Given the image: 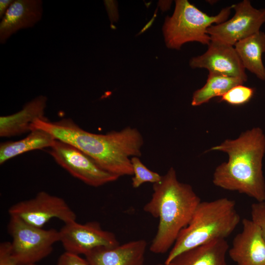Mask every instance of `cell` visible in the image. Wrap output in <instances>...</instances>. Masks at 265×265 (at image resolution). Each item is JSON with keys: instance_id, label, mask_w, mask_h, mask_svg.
Here are the masks:
<instances>
[{"instance_id": "obj_1", "label": "cell", "mask_w": 265, "mask_h": 265, "mask_svg": "<svg viewBox=\"0 0 265 265\" xmlns=\"http://www.w3.org/2000/svg\"><path fill=\"white\" fill-rule=\"evenodd\" d=\"M52 134L56 139L70 144L91 158L103 170L119 177L133 175L131 158L141 156L143 136L136 128L96 134L83 130L72 119L50 122L37 119L31 125Z\"/></svg>"}, {"instance_id": "obj_2", "label": "cell", "mask_w": 265, "mask_h": 265, "mask_svg": "<svg viewBox=\"0 0 265 265\" xmlns=\"http://www.w3.org/2000/svg\"><path fill=\"white\" fill-rule=\"evenodd\" d=\"M210 150L228 155L227 162L218 165L212 182L221 188L236 191L256 199L265 201V181L263 160L265 153V134L259 127L242 132L235 139H226Z\"/></svg>"}, {"instance_id": "obj_3", "label": "cell", "mask_w": 265, "mask_h": 265, "mask_svg": "<svg viewBox=\"0 0 265 265\" xmlns=\"http://www.w3.org/2000/svg\"><path fill=\"white\" fill-rule=\"evenodd\" d=\"M153 190L151 199L143 207L145 212L159 220L150 250L163 254L172 247L201 201L190 185L179 181L172 167L153 184Z\"/></svg>"}, {"instance_id": "obj_4", "label": "cell", "mask_w": 265, "mask_h": 265, "mask_svg": "<svg viewBox=\"0 0 265 265\" xmlns=\"http://www.w3.org/2000/svg\"><path fill=\"white\" fill-rule=\"evenodd\" d=\"M240 221L236 203L227 198L201 202L189 223L180 233L164 262L179 254L218 239H225Z\"/></svg>"}, {"instance_id": "obj_5", "label": "cell", "mask_w": 265, "mask_h": 265, "mask_svg": "<svg viewBox=\"0 0 265 265\" xmlns=\"http://www.w3.org/2000/svg\"><path fill=\"white\" fill-rule=\"evenodd\" d=\"M232 9L231 5L216 15L210 16L187 0H176L174 12L165 18L162 27L167 47L180 50L183 44L189 42L208 46L211 39L207 33L208 28L213 24L227 21Z\"/></svg>"}, {"instance_id": "obj_6", "label": "cell", "mask_w": 265, "mask_h": 265, "mask_svg": "<svg viewBox=\"0 0 265 265\" xmlns=\"http://www.w3.org/2000/svg\"><path fill=\"white\" fill-rule=\"evenodd\" d=\"M7 228L12 238V257L20 265L37 264L48 256L53 245L60 241L59 231L32 226L16 216H10Z\"/></svg>"}, {"instance_id": "obj_7", "label": "cell", "mask_w": 265, "mask_h": 265, "mask_svg": "<svg viewBox=\"0 0 265 265\" xmlns=\"http://www.w3.org/2000/svg\"><path fill=\"white\" fill-rule=\"evenodd\" d=\"M49 153L72 176L90 186H100L119 178L102 169L80 150L61 140L56 139Z\"/></svg>"}, {"instance_id": "obj_8", "label": "cell", "mask_w": 265, "mask_h": 265, "mask_svg": "<svg viewBox=\"0 0 265 265\" xmlns=\"http://www.w3.org/2000/svg\"><path fill=\"white\" fill-rule=\"evenodd\" d=\"M8 213L10 216H17L27 224L40 228L53 218L64 224L77 219L76 213L64 199L44 191L32 198L13 204Z\"/></svg>"}, {"instance_id": "obj_9", "label": "cell", "mask_w": 265, "mask_h": 265, "mask_svg": "<svg viewBox=\"0 0 265 265\" xmlns=\"http://www.w3.org/2000/svg\"><path fill=\"white\" fill-rule=\"evenodd\" d=\"M231 6L235 10L233 17L221 24L212 25L207 33L211 39L234 46L239 41L260 31L265 23V8H255L248 0Z\"/></svg>"}, {"instance_id": "obj_10", "label": "cell", "mask_w": 265, "mask_h": 265, "mask_svg": "<svg viewBox=\"0 0 265 265\" xmlns=\"http://www.w3.org/2000/svg\"><path fill=\"white\" fill-rule=\"evenodd\" d=\"M59 231L65 252L76 255H85L98 247L120 244L113 233L103 230L96 221L84 224L72 221L64 224Z\"/></svg>"}, {"instance_id": "obj_11", "label": "cell", "mask_w": 265, "mask_h": 265, "mask_svg": "<svg viewBox=\"0 0 265 265\" xmlns=\"http://www.w3.org/2000/svg\"><path fill=\"white\" fill-rule=\"evenodd\" d=\"M205 53L190 59L191 68L247 80L245 69L233 46L214 39H211Z\"/></svg>"}, {"instance_id": "obj_12", "label": "cell", "mask_w": 265, "mask_h": 265, "mask_svg": "<svg viewBox=\"0 0 265 265\" xmlns=\"http://www.w3.org/2000/svg\"><path fill=\"white\" fill-rule=\"evenodd\" d=\"M241 231L234 238L228 253L237 265H265V241L250 219L242 221Z\"/></svg>"}, {"instance_id": "obj_13", "label": "cell", "mask_w": 265, "mask_h": 265, "mask_svg": "<svg viewBox=\"0 0 265 265\" xmlns=\"http://www.w3.org/2000/svg\"><path fill=\"white\" fill-rule=\"evenodd\" d=\"M147 242L131 241L112 247L96 248L85 255L90 265H144Z\"/></svg>"}, {"instance_id": "obj_14", "label": "cell", "mask_w": 265, "mask_h": 265, "mask_svg": "<svg viewBox=\"0 0 265 265\" xmlns=\"http://www.w3.org/2000/svg\"><path fill=\"white\" fill-rule=\"evenodd\" d=\"M41 0H14L0 23V43L20 29L33 26L42 18Z\"/></svg>"}, {"instance_id": "obj_15", "label": "cell", "mask_w": 265, "mask_h": 265, "mask_svg": "<svg viewBox=\"0 0 265 265\" xmlns=\"http://www.w3.org/2000/svg\"><path fill=\"white\" fill-rule=\"evenodd\" d=\"M47 98L38 96L24 105L13 114L0 117V136L9 137L30 132L31 125L37 119L47 120L45 109Z\"/></svg>"}, {"instance_id": "obj_16", "label": "cell", "mask_w": 265, "mask_h": 265, "mask_svg": "<svg viewBox=\"0 0 265 265\" xmlns=\"http://www.w3.org/2000/svg\"><path fill=\"white\" fill-rule=\"evenodd\" d=\"M229 248L225 239H218L185 251L165 265H227Z\"/></svg>"}, {"instance_id": "obj_17", "label": "cell", "mask_w": 265, "mask_h": 265, "mask_svg": "<svg viewBox=\"0 0 265 265\" xmlns=\"http://www.w3.org/2000/svg\"><path fill=\"white\" fill-rule=\"evenodd\" d=\"M235 49L245 69L254 74L262 80H265V67L262 56L265 53V33L261 31L241 40Z\"/></svg>"}, {"instance_id": "obj_18", "label": "cell", "mask_w": 265, "mask_h": 265, "mask_svg": "<svg viewBox=\"0 0 265 265\" xmlns=\"http://www.w3.org/2000/svg\"><path fill=\"white\" fill-rule=\"evenodd\" d=\"M56 139L41 129H33L25 138L18 141L2 142L0 145V164L23 153L50 148Z\"/></svg>"}, {"instance_id": "obj_19", "label": "cell", "mask_w": 265, "mask_h": 265, "mask_svg": "<svg viewBox=\"0 0 265 265\" xmlns=\"http://www.w3.org/2000/svg\"><path fill=\"white\" fill-rule=\"evenodd\" d=\"M240 78L209 73L205 84L193 94L191 105L196 106L208 103L215 97H221L233 87L242 85Z\"/></svg>"}, {"instance_id": "obj_20", "label": "cell", "mask_w": 265, "mask_h": 265, "mask_svg": "<svg viewBox=\"0 0 265 265\" xmlns=\"http://www.w3.org/2000/svg\"><path fill=\"white\" fill-rule=\"evenodd\" d=\"M133 176L132 178V186L138 188L145 183L155 184L160 181L162 176L148 169L141 161L138 157L131 158Z\"/></svg>"}, {"instance_id": "obj_21", "label": "cell", "mask_w": 265, "mask_h": 265, "mask_svg": "<svg viewBox=\"0 0 265 265\" xmlns=\"http://www.w3.org/2000/svg\"><path fill=\"white\" fill-rule=\"evenodd\" d=\"M254 94L253 88L242 85H237L221 97L220 101H224L232 105H241L246 104L252 98Z\"/></svg>"}, {"instance_id": "obj_22", "label": "cell", "mask_w": 265, "mask_h": 265, "mask_svg": "<svg viewBox=\"0 0 265 265\" xmlns=\"http://www.w3.org/2000/svg\"><path fill=\"white\" fill-rule=\"evenodd\" d=\"M251 220L260 230L265 241V202H257L251 206Z\"/></svg>"}, {"instance_id": "obj_23", "label": "cell", "mask_w": 265, "mask_h": 265, "mask_svg": "<svg viewBox=\"0 0 265 265\" xmlns=\"http://www.w3.org/2000/svg\"><path fill=\"white\" fill-rule=\"evenodd\" d=\"M0 265H20L15 262L12 257L10 242L4 241L0 244Z\"/></svg>"}, {"instance_id": "obj_24", "label": "cell", "mask_w": 265, "mask_h": 265, "mask_svg": "<svg viewBox=\"0 0 265 265\" xmlns=\"http://www.w3.org/2000/svg\"><path fill=\"white\" fill-rule=\"evenodd\" d=\"M57 265H90L86 259L80 255L65 252L59 257Z\"/></svg>"}, {"instance_id": "obj_25", "label": "cell", "mask_w": 265, "mask_h": 265, "mask_svg": "<svg viewBox=\"0 0 265 265\" xmlns=\"http://www.w3.org/2000/svg\"><path fill=\"white\" fill-rule=\"evenodd\" d=\"M14 0H0V18L2 19Z\"/></svg>"}, {"instance_id": "obj_26", "label": "cell", "mask_w": 265, "mask_h": 265, "mask_svg": "<svg viewBox=\"0 0 265 265\" xmlns=\"http://www.w3.org/2000/svg\"><path fill=\"white\" fill-rule=\"evenodd\" d=\"M157 265H165L164 264H157Z\"/></svg>"}]
</instances>
